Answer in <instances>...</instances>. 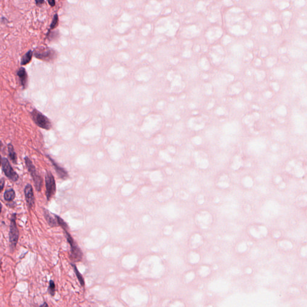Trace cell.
<instances>
[{
    "mask_svg": "<svg viewBox=\"0 0 307 307\" xmlns=\"http://www.w3.org/2000/svg\"><path fill=\"white\" fill-rule=\"evenodd\" d=\"M34 55L39 60L46 62H50L56 58V52L54 49L43 46L35 49Z\"/></svg>",
    "mask_w": 307,
    "mask_h": 307,
    "instance_id": "obj_1",
    "label": "cell"
},
{
    "mask_svg": "<svg viewBox=\"0 0 307 307\" xmlns=\"http://www.w3.org/2000/svg\"><path fill=\"white\" fill-rule=\"evenodd\" d=\"M31 115L34 122L39 127L47 130L51 128L52 124L50 120L41 112L37 109H34L31 113Z\"/></svg>",
    "mask_w": 307,
    "mask_h": 307,
    "instance_id": "obj_2",
    "label": "cell"
},
{
    "mask_svg": "<svg viewBox=\"0 0 307 307\" xmlns=\"http://www.w3.org/2000/svg\"><path fill=\"white\" fill-rule=\"evenodd\" d=\"M25 162L27 168L28 169V172L30 173V174L33 180V181L34 182L35 189L37 190V191H40L42 189V184H43L41 176L37 173L34 165L33 164L32 161L28 157H25Z\"/></svg>",
    "mask_w": 307,
    "mask_h": 307,
    "instance_id": "obj_3",
    "label": "cell"
},
{
    "mask_svg": "<svg viewBox=\"0 0 307 307\" xmlns=\"http://www.w3.org/2000/svg\"><path fill=\"white\" fill-rule=\"evenodd\" d=\"M19 235V230L16 223V214H14L12 215L10 220L9 232V241L10 244V248L12 250H14L16 248V246L18 242Z\"/></svg>",
    "mask_w": 307,
    "mask_h": 307,
    "instance_id": "obj_4",
    "label": "cell"
},
{
    "mask_svg": "<svg viewBox=\"0 0 307 307\" xmlns=\"http://www.w3.org/2000/svg\"><path fill=\"white\" fill-rule=\"evenodd\" d=\"M67 240L70 245L71 258L75 262H79L82 258V252L78 247L74 239L71 237L67 230H64Z\"/></svg>",
    "mask_w": 307,
    "mask_h": 307,
    "instance_id": "obj_5",
    "label": "cell"
},
{
    "mask_svg": "<svg viewBox=\"0 0 307 307\" xmlns=\"http://www.w3.org/2000/svg\"><path fill=\"white\" fill-rule=\"evenodd\" d=\"M45 182L46 189V195L47 200H50V199L54 195L56 192V184L54 176L48 171H47L45 176Z\"/></svg>",
    "mask_w": 307,
    "mask_h": 307,
    "instance_id": "obj_6",
    "label": "cell"
},
{
    "mask_svg": "<svg viewBox=\"0 0 307 307\" xmlns=\"http://www.w3.org/2000/svg\"><path fill=\"white\" fill-rule=\"evenodd\" d=\"M2 169L5 175L12 181H17L19 179V176L15 172L10 163L6 158H3L2 161Z\"/></svg>",
    "mask_w": 307,
    "mask_h": 307,
    "instance_id": "obj_7",
    "label": "cell"
},
{
    "mask_svg": "<svg viewBox=\"0 0 307 307\" xmlns=\"http://www.w3.org/2000/svg\"><path fill=\"white\" fill-rule=\"evenodd\" d=\"M24 193L28 208L29 209H33L35 206V199L33 193V187L31 184H28L25 186Z\"/></svg>",
    "mask_w": 307,
    "mask_h": 307,
    "instance_id": "obj_8",
    "label": "cell"
},
{
    "mask_svg": "<svg viewBox=\"0 0 307 307\" xmlns=\"http://www.w3.org/2000/svg\"><path fill=\"white\" fill-rule=\"evenodd\" d=\"M17 75L19 77L21 85L24 89H25L28 84V75L26 70L23 67H21L18 71Z\"/></svg>",
    "mask_w": 307,
    "mask_h": 307,
    "instance_id": "obj_9",
    "label": "cell"
},
{
    "mask_svg": "<svg viewBox=\"0 0 307 307\" xmlns=\"http://www.w3.org/2000/svg\"><path fill=\"white\" fill-rule=\"evenodd\" d=\"M48 157L49 158V160L51 161V163H52L54 167L55 168V170H56V173L57 174H58V176L61 178V179H63V180H65L66 179L67 177H68V174L67 172L65 171V169H64L63 168L60 167L56 162L54 160L52 159H51L49 156H48Z\"/></svg>",
    "mask_w": 307,
    "mask_h": 307,
    "instance_id": "obj_10",
    "label": "cell"
},
{
    "mask_svg": "<svg viewBox=\"0 0 307 307\" xmlns=\"http://www.w3.org/2000/svg\"><path fill=\"white\" fill-rule=\"evenodd\" d=\"M43 211H44V218H45L46 220L47 221L48 223L49 224V226L50 227H52L58 226V224L57 222V220H56L55 215H54L55 218H53L52 214L49 212V211H48V210H45L44 208H43Z\"/></svg>",
    "mask_w": 307,
    "mask_h": 307,
    "instance_id": "obj_11",
    "label": "cell"
},
{
    "mask_svg": "<svg viewBox=\"0 0 307 307\" xmlns=\"http://www.w3.org/2000/svg\"><path fill=\"white\" fill-rule=\"evenodd\" d=\"M33 55V52L31 50H29L25 54L21 59V65H25L28 64V63H30V61L32 60V57Z\"/></svg>",
    "mask_w": 307,
    "mask_h": 307,
    "instance_id": "obj_12",
    "label": "cell"
},
{
    "mask_svg": "<svg viewBox=\"0 0 307 307\" xmlns=\"http://www.w3.org/2000/svg\"><path fill=\"white\" fill-rule=\"evenodd\" d=\"M8 157L10 160L13 161V163H16L17 162V156L16 154L14 152V148L12 144L8 145Z\"/></svg>",
    "mask_w": 307,
    "mask_h": 307,
    "instance_id": "obj_13",
    "label": "cell"
},
{
    "mask_svg": "<svg viewBox=\"0 0 307 307\" xmlns=\"http://www.w3.org/2000/svg\"><path fill=\"white\" fill-rule=\"evenodd\" d=\"M15 197V192L13 189H8L7 190L4 195V199L8 201H12L13 200Z\"/></svg>",
    "mask_w": 307,
    "mask_h": 307,
    "instance_id": "obj_14",
    "label": "cell"
},
{
    "mask_svg": "<svg viewBox=\"0 0 307 307\" xmlns=\"http://www.w3.org/2000/svg\"><path fill=\"white\" fill-rule=\"evenodd\" d=\"M71 265H72L73 268V269H74V271H75V273H76V275L77 277V278H78V280L79 281V282H80L82 286H85V281H84V278H83V277H82V275L81 274V273L79 272V271H78V269H77V268L76 265H75L74 264H71Z\"/></svg>",
    "mask_w": 307,
    "mask_h": 307,
    "instance_id": "obj_15",
    "label": "cell"
},
{
    "mask_svg": "<svg viewBox=\"0 0 307 307\" xmlns=\"http://www.w3.org/2000/svg\"><path fill=\"white\" fill-rule=\"evenodd\" d=\"M48 291L49 293L50 294L51 296H54L55 293V284L54 283V281L53 280H50L49 281V288H48Z\"/></svg>",
    "mask_w": 307,
    "mask_h": 307,
    "instance_id": "obj_16",
    "label": "cell"
},
{
    "mask_svg": "<svg viewBox=\"0 0 307 307\" xmlns=\"http://www.w3.org/2000/svg\"><path fill=\"white\" fill-rule=\"evenodd\" d=\"M58 16L57 14H55L54 15L53 20L52 21V23L50 24V29H53L56 28V27L58 26Z\"/></svg>",
    "mask_w": 307,
    "mask_h": 307,
    "instance_id": "obj_17",
    "label": "cell"
},
{
    "mask_svg": "<svg viewBox=\"0 0 307 307\" xmlns=\"http://www.w3.org/2000/svg\"><path fill=\"white\" fill-rule=\"evenodd\" d=\"M4 184H5V180L3 178L1 179L0 180V192H1L2 190L4 189Z\"/></svg>",
    "mask_w": 307,
    "mask_h": 307,
    "instance_id": "obj_18",
    "label": "cell"
},
{
    "mask_svg": "<svg viewBox=\"0 0 307 307\" xmlns=\"http://www.w3.org/2000/svg\"><path fill=\"white\" fill-rule=\"evenodd\" d=\"M48 3L49 4V5L52 7L54 6L55 5V1H48Z\"/></svg>",
    "mask_w": 307,
    "mask_h": 307,
    "instance_id": "obj_19",
    "label": "cell"
},
{
    "mask_svg": "<svg viewBox=\"0 0 307 307\" xmlns=\"http://www.w3.org/2000/svg\"><path fill=\"white\" fill-rule=\"evenodd\" d=\"M35 3H36L37 5L39 6V5H42V4H43L44 2V1H35Z\"/></svg>",
    "mask_w": 307,
    "mask_h": 307,
    "instance_id": "obj_20",
    "label": "cell"
},
{
    "mask_svg": "<svg viewBox=\"0 0 307 307\" xmlns=\"http://www.w3.org/2000/svg\"><path fill=\"white\" fill-rule=\"evenodd\" d=\"M40 307H48V305L47 304L46 302H44L42 305L40 306Z\"/></svg>",
    "mask_w": 307,
    "mask_h": 307,
    "instance_id": "obj_21",
    "label": "cell"
},
{
    "mask_svg": "<svg viewBox=\"0 0 307 307\" xmlns=\"http://www.w3.org/2000/svg\"><path fill=\"white\" fill-rule=\"evenodd\" d=\"M2 207H3V206H2V204H1V203H0V214H1V210H2Z\"/></svg>",
    "mask_w": 307,
    "mask_h": 307,
    "instance_id": "obj_22",
    "label": "cell"
},
{
    "mask_svg": "<svg viewBox=\"0 0 307 307\" xmlns=\"http://www.w3.org/2000/svg\"><path fill=\"white\" fill-rule=\"evenodd\" d=\"M0 165H1V156H0Z\"/></svg>",
    "mask_w": 307,
    "mask_h": 307,
    "instance_id": "obj_23",
    "label": "cell"
},
{
    "mask_svg": "<svg viewBox=\"0 0 307 307\" xmlns=\"http://www.w3.org/2000/svg\"><path fill=\"white\" fill-rule=\"evenodd\" d=\"M0 266H1V264H0Z\"/></svg>",
    "mask_w": 307,
    "mask_h": 307,
    "instance_id": "obj_24",
    "label": "cell"
}]
</instances>
